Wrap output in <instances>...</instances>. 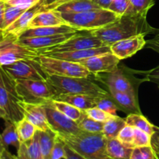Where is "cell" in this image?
<instances>
[{
	"label": "cell",
	"instance_id": "cell-50",
	"mask_svg": "<svg viewBox=\"0 0 159 159\" xmlns=\"http://www.w3.org/2000/svg\"><path fill=\"white\" fill-rule=\"evenodd\" d=\"M57 0H40V2L43 5V7H46V6H50L52 3H54V2H56Z\"/></svg>",
	"mask_w": 159,
	"mask_h": 159
},
{
	"label": "cell",
	"instance_id": "cell-30",
	"mask_svg": "<svg viewBox=\"0 0 159 159\" xmlns=\"http://www.w3.org/2000/svg\"><path fill=\"white\" fill-rule=\"evenodd\" d=\"M52 105L57 109V110H59L60 112H61L63 114H65V116L69 117L70 119L73 120L75 122H78L81 120V118L83 116V115L85 114V112L82 111V110H79V109L76 108V107H73L71 104L66 103V102H61V101H57V100H51Z\"/></svg>",
	"mask_w": 159,
	"mask_h": 159
},
{
	"label": "cell",
	"instance_id": "cell-43",
	"mask_svg": "<svg viewBox=\"0 0 159 159\" xmlns=\"http://www.w3.org/2000/svg\"><path fill=\"white\" fill-rule=\"evenodd\" d=\"M146 79L148 81L156 83L159 86V65L156 68L150 70L145 73Z\"/></svg>",
	"mask_w": 159,
	"mask_h": 159
},
{
	"label": "cell",
	"instance_id": "cell-5",
	"mask_svg": "<svg viewBox=\"0 0 159 159\" xmlns=\"http://www.w3.org/2000/svg\"><path fill=\"white\" fill-rule=\"evenodd\" d=\"M22 101L12 79L2 66H0V107L6 111L7 119L16 124L24 118L23 110L20 105Z\"/></svg>",
	"mask_w": 159,
	"mask_h": 159
},
{
	"label": "cell",
	"instance_id": "cell-8",
	"mask_svg": "<svg viewBox=\"0 0 159 159\" xmlns=\"http://www.w3.org/2000/svg\"><path fill=\"white\" fill-rule=\"evenodd\" d=\"M37 51L30 49L19 42V37L6 34L0 41V66L11 65L19 61L39 57Z\"/></svg>",
	"mask_w": 159,
	"mask_h": 159
},
{
	"label": "cell",
	"instance_id": "cell-46",
	"mask_svg": "<svg viewBox=\"0 0 159 159\" xmlns=\"http://www.w3.org/2000/svg\"><path fill=\"white\" fill-rule=\"evenodd\" d=\"M91 1L102 9H108L113 0H91Z\"/></svg>",
	"mask_w": 159,
	"mask_h": 159
},
{
	"label": "cell",
	"instance_id": "cell-10",
	"mask_svg": "<svg viewBox=\"0 0 159 159\" xmlns=\"http://www.w3.org/2000/svg\"><path fill=\"white\" fill-rule=\"evenodd\" d=\"M5 71L14 79H32L48 81L49 75L43 69L38 57L19 61L2 66Z\"/></svg>",
	"mask_w": 159,
	"mask_h": 159
},
{
	"label": "cell",
	"instance_id": "cell-24",
	"mask_svg": "<svg viewBox=\"0 0 159 159\" xmlns=\"http://www.w3.org/2000/svg\"><path fill=\"white\" fill-rule=\"evenodd\" d=\"M132 151V148L124 145L117 138L107 140V155L111 159H130Z\"/></svg>",
	"mask_w": 159,
	"mask_h": 159
},
{
	"label": "cell",
	"instance_id": "cell-45",
	"mask_svg": "<svg viewBox=\"0 0 159 159\" xmlns=\"http://www.w3.org/2000/svg\"><path fill=\"white\" fill-rule=\"evenodd\" d=\"M5 8H6V2L3 0H0V30H4V14Z\"/></svg>",
	"mask_w": 159,
	"mask_h": 159
},
{
	"label": "cell",
	"instance_id": "cell-27",
	"mask_svg": "<svg viewBox=\"0 0 159 159\" xmlns=\"http://www.w3.org/2000/svg\"><path fill=\"white\" fill-rule=\"evenodd\" d=\"M127 125L140 129L151 136L155 133V125L152 124L142 113H129L125 118Z\"/></svg>",
	"mask_w": 159,
	"mask_h": 159
},
{
	"label": "cell",
	"instance_id": "cell-49",
	"mask_svg": "<svg viewBox=\"0 0 159 159\" xmlns=\"http://www.w3.org/2000/svg\"><path fill=\"white\" fill-rule=\"evenodd\" d=\"M6 148L5 147L4 143H3V141H2V135H1V134H0V158H1L3 152H4V150Z\"/></svg>",
	"mask_w": 159,
	"mask_h": 159
},
{
	"label": "cell",
	"instance_id": "cell-42",
	"mask_svg": "<svg viewBox=\"0 0 159 159\" xmlns=\"http://www.w3.org/2000/svg\"><path fill=\"white\" fill-rule=\"evenodd\" d=\"M154 34V37L146 41V47L159 54V29L155 30Z\"/></svg>",
	"mask_w": 159,
	"mask_h": 159
},
{
	"label": "cell",
	"instance_id": "cell-51",
	"mask_svg": "<svg viewBox=\"0 0 159 159\" xmlns=\"http://www.w3.org/2000/svg\"><path fill=\"white\" fill-rule=\"evenodd\" d=\"M0 119H3L5 120L7 119V115H6V111L0 107Z\"/></svg>",
	"mask_w": 159,
	"mask_h": 159
},
{
	"label": "cell",
	"instance_id": "cell-35",
	"mask_svg": "<svg viewBox=\"0 0 159 159\" xmlns=\"http://www.w3.org/2000/svg\"><path fill=\"white\" fill-rule=\"evenodd\" d=\"M130 159H159V158L151 145L134 148Z\"/></svg>",
	"mask_w": 159,
	"mask_h": 159
},
{
	"label": "cell",
	"instance_id": "cell-44",
	"mask_svg": "<svg viewBox=\"0 0 159 159\" xmlns=\"http://www.w3.org/2000/svg\"><path fill=\"white\" fill-rule=\"evenodd\" d=\"M65 159H86L85 158H84L82 155H81L80 154L78 153L77 152H75L74 149L71 148L70 147V146H68L67 144H65Z\"/></svg>",
	"mask_w": 159,
	"mask_h": 159
},
{
	"label": "cell",
	"instance_id": "cell-7",
	"mask_svg": "<svg viewBox=\"0 0 159 159\" xmlns=\"http://www.w3.org/2000/svg\"><path fill=\"white\" fill-rule=\"evenodd\" d=\"M125 67H117L111 72L97 75L98 79L105 84L108 89L130 93L138 96V86L145 80H140L134 76V73Z\"/></svg>",
	"mask_w": 159,
	"mask_h": 159
},
{
	"label": "cell",
	"instance_id": "cell-29",
	"mask_svg": "<svg viewBox=\"0 0 159 159\" xmlns=\"http://www.w3.org/2000/svg\"><path fill=\"white\" fill-rule=\"evenodd\" d=\"M155 5V0H129V6L124 14L147 16L149 9Z\"/></svg>",
	"mask_w": 159,
	"mask_h": 159
},
{
	"label": "cell",
	"instance_id": "cell-1",
	"mask_svg": "<svg viewBox=\"0 0 159 159\" xmlns=\"http://www.w3.org/2000/svg\"><path fill=\"white\" fill-rule=\"evenodd\" d=\"M155 30L148 23L145 16L124 14L113 23L89 33L99 38L106 46L110 47L119 40L134 36L154 34Z\"/></svg>",
	"mask_w": 159,
	"mask_h": 159
},
{
	"label": "cell",
	"instance_id": "cell-14",
	"mask_svg": "<svg viewBox=\"0 0 159 159\" xmlns=\"http://www.w3.org/2000/svg\"><path fill=\"white\" fill-rule=\"evenodd\" d=\"M146 35L134 36L124 40H119L110 46V51L120 60L132 57L146 46Z\"/></svg>",
	"mask_w": 159,
	"mask_h": 159
},
{
	"label": "cell",
	"instance_id": "cell-34",
	"mask_svg": "<svg viewBox=\"0 0 159 159\" xmlns=\"http://www.w3.org/2000/svg\"><path fill=\"white\" fill-rule=\"evenodd\" d=\"M26 10H27V9H22V8L17 7V6H11V5L6 3V8H5L4 14L5 30H6L8 26H10L12 23H14V22H15Z\"/></svg>",
	"mask_w": 159,
	"mask_h": 159
},
{
	"label": "cell",
	"instance_id": "cell-4",
	"mask_svg": "<svg viewBox=\"0 0 159 159\" xmlns=\"http://www.w3.org/2000/svg\"><path fill=\"white\" fill-rule=\"evenodd\" d=\"M48 81L57 95L84 94L99 97L110 95V93H107L89 78L49 75Z\"/></svg>",
	"mask_w": 159,
	"mask_h": 159
},
{
	"label": "cell",
	"instance_id": "cell-36",
	"mask_svg": "<svg viewBox=\"0 0 159 159\" xmlns=\"http://www.w3.org/2000/svg\"><path fill=\"white\" fill-rule=\"evenodd\" d=\"M134 127H131V126L126 125L120 130L116 138L124 145L134 148Z\"/></svg>",
	"mask_w": 159,
	"mask_h": 159
},
{
	"label": "cell",
	"instance_id": "cell-19",
	"mask_svg": "<svg viewBox=\"0 0 159 159\" xmlns=\"http://www.w3.org/2000/svg\"><path fill=\"white\" fill-rule=\"evenodd\" d=\"M98 97L99 96L84 94H59L54 98V100L71 104L73 107L85 111L88 109L96 107Z\"/></svg>",
	"mask_w": 159,
	"mask_h": 159
},
{
	"label": "cell",
	"instance_id": "cell-33",
	"mask_svg": "<svg viewBox=\"0 0 159 159\" xmlns=\"http://www.w3.org/2000/svg\"><path fill=\"white\" fill-rule=\"evenodd\" d=\"M96 107L98 108L101 109L102 110H103V111L108 113L109 114L113 115V116L116 115V112L118 110H120L121 111L119 106L113 100L110 94L107 96L98 97L97 101H96Z\"/></svg>",
	"mask_w": 159,
	"mask_h": 159
},
{
	"label": "cell",
	"instance_id": "cell-32",
	"mask_svg": "<svg viewBox=\"0 0 159 159\" xmlns=\"http://www.w3.org/2000/svg\"><path fill=\"white\" fill-rule=\"evenodd\" d=\"M77 124L82 131L89 133H102L104 123L95 120L89 117L85 113L80 120L78 121Z\"/></svg>",
	"mask_w": 159,
	"mask_h": 159
},
{
	"label": "cell",
	"instance_id": "cell-55",
	"mask_svg": "<svg viewBox=\"0 0 159 159\" xmlns=\"http://www.w3.org/2000/svg\"><path fill=\"white\" fill-rule=\"evenodd\" d=\"M158 87H159V86H158Z\"/></svg>",
	"mask_w": 159,
	"mask_h": 159
},
{
	"label": "cell",
	"instance_id": "cell-6",
	"mask_svg": "<svg viewBox=\"0 0 159 159\" xmlns=\"http://www.w3.org/2000/svg\"><path fill=\"white\" fill-rule=\"evenodd\" d=\"M17 93L25 102L45 104L57 96L48 81L15 79Z\"/></svg>",
	"mask_w": 159,
	"mask_h": 159
},
{
	"label": "cell",
	"instance_id": "cell-39",
	"mask_svg": "<svg viewBox=\"0 0 159 159\" xmlns=\"http://www.w3.org/2000/svg\"><path fill=\"white\" fill-rule=\"evenodd\" d=\"M65 144H66V143L65 142V141L59 135L57 134L54 147H53L51 159H65Z\"/></svg>",
	"mask_w": 159,
	"mask_h": 159
},
{
	"label": "cell",
	"instance_id": "cell-20",
	"mask_svg": "<svg viewBox=\"0 0 159 159\" xmlns=\"http://www.w3.org/2000/svg\"><path fill=\"white\" fill-rule=\"evenodd\" d=\"M110 96L116 102L121 111L129 113H141L138 105V96L130 93L109 89Z\"/></svg>",
	"mask_w": 159,
	"mask_h": 159
},
{
	"label": "cell",
	"instance_id": "cell-9",
	"mask_svg": "<svg viewBox=\"0 0 159 159\" xmlns=\"http://www.w3.org/2000/svg\"><path fill=\"white\" fill-rule=\"evenodd\" d=\"M38 60L49 75L89 78L91 73L78 62L70 61L47 55H39Z\"/></svg>",
	"mask_w": 159,
	"mask_h": 159
},
{
	"label": "cell",
	"instance_id": "cell-18",
	"mask_svg": "<svg viewBox=\"0 0 159 159\" xmlns=\"http://www.w3.org/2000/svg\"><path fill=\"white\" fill-rule=\"evenodd\" d=\"M42 10H44V8L40 2L37 5L25 11L14 23L8 26L4 30L5 34H13L17 37H20L25 30L28 29L30 23L34 16Z\"/></svg>",
	"mask_w": 159,
	"mask_h": 159
},
{
	"label": "cell",
	"instance_id": "cell-23",
	"mask_svg": "<svg viewBox=\"0 0 159 159\" xmlns=\"http://www.w3.org/2000/svg\"><path fill=\"white\" fill-rule=\"evenodd\" d=\"M16 157L18 159H42L38 130H37L32 139L20 144Z\"/></svg>",
	"mask_w": 159,
	"mask_h": 159
},
{
	"label": "cell",
	"instance_id": "cell-41",
	"mask_svg": "<svg viewBox=\"0 0 159 159\" xmlns=\"http://www.w3.org/2000/svg\"><path fill=\"white\" fill-rule=\"evenodd\" d=\"M40 0H6L5 2L11 6H17L24 9H28L33 7L37 3H39Z\"/></svg>",
	"mask_w": 159,
	"mask_h": 159
},
{
	"label": "cell",
	"instance_id": "cell-2",
	"mask_svg": "<svg viewBox=\"0 0 159 159\" xmlns=\"http://www.w3.org/2000/svg\"><path fill=\"white\" fill-rule=\"evenodd\" d=\"M67 25L77 31H89L100 29L113 23L120 17L109 9H96L80 12H58Z\"/></svg>",
	"mask_w": 159,
	"mask_h": 159
},
{
	"label": "cell",
	"instance_id": "cell-21",
	"mask_svg": "<svg viewBox=\"0 0 159 159\" xmlns=\"http://www.w3.org/2000/svg\"><path fill=\"white\" fill-rule=\"evenodd\" d=\"M78 31L68 25L56 26H41V27L29 28L25 30L19 37H35L54 36L57 34H65L77 33Z\"/></svg>",
	"mask_w": 159,
	"mask_h": 159
},
{
	"label": "cell",
	"instance_id": "cell-12",
	"mask_svg": "<svg viewBox=\"0 0 159 159\" xmlns=\"http://www.w3.org/2000/svg\"><path fill=\"white\" fill-rule=\"evenodd\" d=\"M103 46H106V45L99 38L92 35L89 32L87 34H78L76 33L75 35H73L63 43L48 48V49L39 51L38 53L40 55H41V54H46L49 53L90 49V48H96Z\"/></svg>",
	"mask_w": 159,
	"mask_h": 159
},
{
	"label": "cell",
	"instance_id": "cell-48",
	"mask_svg": "<svg viewBox=\"0 0 159 159\" xmlns=\"http://www.w3.org/2000/svg\"><path fill=\"white\" fill-rule=\"evenodd\" d=\"M152 143L159 144V127L155 126V133L152 136Z\"/></svg>",
	"mask_w": 159,
	"mask_h": 159
},
{
	"label": "cell",
	"instance_id": "cell-16",
	"mask_svg": "<svg viewBox=\"0 0 159 159\" xmlns=\"http://www.w3.org/2000/svg\"><path fill=\"white\" fill-rule=\"evenodd\" d=\"M20 105L23 110L24 118L34 124L37 130L46 131L51 129L48 125L43 104L28 103L22 100Z\"/></svg>",
	"mask_w": 159,
	"mask_h": 159
},
{
	"label": "cell",
	"instance_id": "cell-53",
	"mask_svg": "<svg viewBox=\"0 0 159 159\" xmlns=\"http://www.w3.org/2000/svg\"><path fill=\"white\" fill-rule=\"evenodd\" d=\"M5 35H6V34H5L4 30H0V41L2 40L3 37H5Z\"/></svg>",
	"mask_w": 159,
	"mask_h": 159
},
{
	"label": "cell",
	"instance_id": "cell-17",
	"mask_svg": "<svg viewBox=\"0 0 159 159\" xmlns=\"http://www.w3.org/2000/svg\"><path fill=\"white\" fill-rule=\"evenodd\" d=\"M107 52H111L110 46H103L99 47V48H90V49L85 50H78V51L49 53V54H41V55L51 56V57H56V58L63 59V60L70 61L78 62V63H79L82 61L85 60V59L89 58L90 57Z\"/></svg>",
	"mask_w": 159,
	"mask_h": 159
},
{
	"label": "cell",
	"instance_id": "cell-40",
	"mask_svg": "<svg viewBox=\"0 0 159 159\" xmlns=\"http://www.w3.org/2000/svg\"><path fill=\"white\" fill-rule=\"evenodd\" d=\"M128 6L129 0H113L108 9L120 16L125 13Z\"/></svg>",
	"mask_w": 159,
	"mask_h": 159
},
{
	"label": "cell",
	"instance_id": "cell-54",
	"mask_svg": "<svg viewBox=\"0 0 159 159\" xmlns=\"http://www.w3.org/2000/svg\"><path fill=\"white\" fill-rule=\"evenodd\" d=\"M3 1H4V2H5V1H6V0H3Z\"/></svg>",
	"mask_w": 159,
	"mask_h": 159
},
{
	"label": "cell",
	"instance_id": "cell-3",
	"mask_svg": "<svg viewBox=\"0 0 159 159\" xmlns=\"http://www.w3.org/2000/svg\"><path fill=\"white\" fill-rule=\"evenodd\" d=\"M61 138L68 146L86 159H111L107 155V139L102 133L82 131L76 135Z\"/></svg>",
	"mask_w": 159,
	"mask_h": 159
},
{
	"label": "cell",
	"instance_id": "cell-22",
	"mask_svg": "<svg viewBox=\"0 0 159 159\" xmlns=\"http://www.w3.org/2000/svg\"><path fill=\"white\" fill-rule=\"evenodd\" d=\"M67 25L63 19L54 10H42L34 16L30 23L29 28L41 26H56Z\"/></svg>",
	"mask_w": 159,
	"mask_h": 159
},
{
	"label": "cell",
	"instance_id": "cell-28",
	"mask_svg": "<svg viewBox=\"0 0 159 159\" xmlns=\"http://www.w3.org/2000/svg\"><path fill=\"white\" fill-rule=\"evenodd\" d=\"M1 135L6 148H8L9 146H13L16 150H18L21 142L19 138L16 124L11 122L9 120H5V127Z\"/></svg>",
	"mask_w": 159,
	"mask_h": 159
},
{
	"label": "cell",
	"instance_id": "cell-13",
	"mask_svg": "<svg viewBox=\"0 0 159 159\" xmlns=\"http://www.w3.org/2000/svg\"><path fill=\"white\" fill-rule=\"evenodd\" d=\"M120 61L113 53L107 52L90 57L79 63L85 66L91 75H97L101 73L113 71L118 67Z\"/></svg>",
	"mask_w": 159,
	"mask_h": 159
},
{
	"label": "cell",
	"instance_id": "cell-47",
	"mask_svg": "<svg viewBox=\"0 0 159 159\" xmlns=\"http://www.w3.org/2000/svg\"><path fill=\"white\" fill-rule=\"evenodd\" d=\"M0 159H18L16 156L13 155L12 154H11L10 152H9L8 148H6L3 152L2 155V157Z\"/></svg>",
	"mask_w": 159,
	"mask_h": 159
},
{
	"label": "cell",
	"instance_id": "cell-37",
	"mask_svg": "<svg viewBox=\"0 0 159 159\" xmlns=\"http://www.w3.org/2000/svg\"><path fill=\"white\" fill-rule=\"evenodd\" d=\"M134 148L152 145V136L146 132L134 128V135L133 141Z\"/></svg>",
	"mask_w": 159,
	"mask_h": 159
},
{
	"label": "cell",
	"instance_id": "cell-52",
	"mask_svg": "<svg viewBox=\"0 0 159 159\" xmlns=\"http://www.w3.org/2000/svg\"><path fill=\"white\" fill-rule=\"evenodd\" d=\"M152 146L153 147L154 150L155 151L156 154L158 155L159 158V144H155V143H152Z\"/></svg>",
	"mask_w": 159,
	"mask_h": 159
},
{
	"label": "cell",
	"instance_id": "cell-11",
	"mask_svg": "<svg viewBox=\"0 0 159 159\" xmlns=\"http://www.w3.org/2000/svg\"><path fill=\"white\" fill-rule=\"evenodd\" d=\"M43 107L50 128L60 137L64 138L76 135L82 131L79 128L77 122L57 110L52 105L51 101L43 104Z\"/></svg>",
	"mask_w": 159,
	"mask_h": 159
},
{
	"label": "cell",
	"instance_id": "cell-15",
	"mask_svg": "<svg viewBox=\"0 0 159 159\" xmlns=\"http://www.w3.org/2000/svg\"><path fill=\"white\" fill-rule=\"evenodd\" d=\"M75 34L76 33H70L46 37H19V42L21 44L39 52L63 43Z\"/></svg>",
	"mask_w": 159,
	"mask_h": 159
},
{
	"label": "cell",
	"instance_id": "cell-38",
	"mask_svg": "<svg viewBox=\"0 0 159 159\" xmlns=\"http://www.w3.org/2000/svg\"><path fill=\"white\" fill-rule=\"evenodd\" d=\"M84 112H85V113L89 116V117L102 123H105L106 121L108 120L113 116V115L109 114L107 112L102 110L101 109L98 108L97 107L89 108L88 109V110H85Z\"/></svg>",
	"mask_w": 159,
	"mask_h": 159
},
{
	"label": "cell",
	"instance_id": "cell-26",
	"mask_svg": "<svg viewBox=\"0 0 159 159\" xmlns=\"http://www.w3.org/2000/svg\"><path fill=\"white\" fill-rule=\"evenodd\" d=\"M38 133L42 159H51L57 134L51 129L46 131L38 130Z\"/></svg>",
	"mask_w": 159,
	"mask_h": 159
},
{
	"label": "cell",
	"instance_id": "cell-25",
	"mask_svg": "<svg viewBox=\"0 0 159 159\" xmlns=\"http://www.w3.org/2000/svg\"><path fill=\"white\" fill-rule=\"evenodd\" d=\"M126 125L127 124H126L125 119L117 115L112 116L108 120H107L103 124L102 133L107 140L116 138L120 130Z\"/></svg>",
	"mask_w": 159,
	"mask_h": 159
},
{
	"label": "cell",
	"instance_id": "cell-31",
	"mask_svg": "<svg viewBox=\"0 0 159 159\" xmlns=\"http://www.w3.org/2000/svg\"><path fill=\"white\" fill-rule=\"evenodd\" d=\"M17 133L20 142H26L32 139L35 135L37 128L33 124L28 121L26 118H23L21 120L16 124Z\"/></svg>",
	"mask_w": 159,
	"mask_h": 159
}]
</instances>
